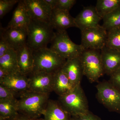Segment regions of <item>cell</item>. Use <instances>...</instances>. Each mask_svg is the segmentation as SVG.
<instances>
[{
  "label": "cell",
  "instance_id": "cell-17",
  "mask_svg": "<svg viewBox=\"0 0 120 120\" xmlns=\"http://www.w3.org/2000/svg\"><path fill=\"white\" fill-rule=\"evenodd\" d=\"M17 63L20 72L28 76L33 71V51L27 45L16 50Z\"/></svg>",
  "mask_w": 120,
  "mask_h": 120
},
{
  "label": "cell",
  "instance_id": "cell-18",
  "mask_svg": "<svg viewBox=\"0 0 120 120\" xmlns=\"http://www.w3.org/2000/svg\"><path fill=\"white\" fill-rule=\"evenodd\" d=\"M75 87L61 69L54 73L53 91L59 97L68 94Z\"/></svg>",
  "mask_w": 120,
  "mask_h": 120
},
{
  "label": "cell",
  "instance_id": "cell-3",
  "mask_svg": "<svg viewBox=\"0 0 120 120\" xmlns=\"http://www.w3.org/2000/svg\"><path fill=\"white\" fill-rule=\"evenodd\" d=\"M34 68L32 72L53 73L61 69L66 60L48 47L33 51Z\"/></svg>",
  "mask_w": 120,
  "mask_h": 120
},
{
  "label": "cell",
  "instance_id": "cell-15",
  "mask_svg": "<svg viewBox=\"0 0 120 120\" xmlns=\"http://www.w3.org/2000/svg\"><path fill=\"white\" fill-rule=\"evenodd\" d=\"M105 74L110 76L120 68V51L105 47L101 50Z\"/></svg>",
  "mask_w": 120,
  "mask_h": 120
},
{
  "label": "cell",
  "instance_id": "cell-24",
  "mask_svg": "<svg viewBox=\"0 0 120 120\" xmlns=\"http://www.w3.org/2000/svg\"><path fill=\"white\" fill-rule=\"evenodd\" d=\"M102 26L107 31L120 27V7L102 18Z\"/></svg>",
  "mask_w": 120,
  "mask_h": 120
},
{
  "label": "cell",
  "instance_id": "cell-27",
  "mask_svg": "<svg viewBox=\"0 0 120 120\" xmlns=\"http://www.w3.org/2000/svg\"><path fill=\"white\" fill-rule=\"evenodd\" d=\"M17 95L12 90L0 84V100L16 98Z\"/></svg>",
  "mask_w": 120,
  "mask_h": 120
},
{
  "label": "cell",
  "instance_id": "cell-30",
  "mask_svg": "<svg viewBox=\"0 0 120 120\" xmlns=\"http://www.w3.org/2000/svg\"><path fill=\"white\" fill-rule=\"evenodd\" d=\"M109 82L120 90V68L110 75Z\"/></svg>",
  "mask_w": 120,
  "mask_h": 120
},
{
  "label": "cell",
  "instance_id": "cell-9",
  "mask_svg": "<svg viewBox=\"0 0 120 120\" xmlns=\"http://www.w3.org/2000/svg\"><path fill=\"white\" fill-rule=\"evenodd\" d=\"M53 74L44 72H32L28 76V90L49 94L53 91Z\"/></svg>",
  "mask_w": 120,
  "mask_h": 120
},
{
  "label": "cell",
  "instance_id": "cell-31",
  "mask_svg": "<svg viewBox=\"0 0 120 120\" xmlns=\"http://www.w3.org/2000/svg\"><path fill=\"white\" fill-rule=\"evenodd\" d=\"M11 49L3 35L0 33V57L4 55Z\"/></svg>",
  "mask_w": 120,
  "mask_h": 120
},
{
  "label": "cell",
  "instance_id": "cell-22",
  "mask_svg": "<svg viewBox=\"0 0 120 120\" xmlns=\"http://www.w3.org/2000/svg\"><path fill=\"white\" fill-rule=\"evenodd\" d=\"M0 68L4 69L9 74L19 72L16 50L10 49L0 57Z\"/></svg>",
  "mask_w": 120,
  "mask_h": 120
},
{
  "label": "cell",
  "instance_id": "cell-13",
  "mask_svg": "<svg viewBox=\"0 0 120 120\" xmlns=\"http://www.w3.org/2000/svg\"><path fill=\"white\" fill-rule=\"evenodd\" d=\"M69 12L56 8L52 9L49 23L53 29L64 31L70 27H77L75 18L72 17Z\"/></svg>",
  "mask_w": 120,
  "mask_h": 120
},
{
  "label": "cell",
  "instance_id": "cell-7",
  "mask_svg": "<svg viewBox=\"0 0 120 120\" xmlns=\"http://www.w3.org/2000/svg\"><path fill=\"white\" fill-rule=\"evenodd\" d=\"M96 87L98 101L109 111L120 114V90L109 81L99 82Z\"/></svg>",
  "mask_w": 120,
  "mask_h": 120
},
{
  "label": "cell",
  "instance_id": "cell-19",
  "mask_svg": "<svg viewBox=\"0 0 120 120\" xmlns=\"http://www.w3.org/2000/svg\"><path fill=\"white\" fill-rule=\"evenodd\" d=\"M30 18L24 0H19L7 27H27Z\"/></svg>",
  "mask_w": 120,
  "mask_h": 120
},
{
  "label": "cell",
  "instance_id": "cell-16",
  "mask_svg": "<svg viewBox=\"0 0 120 120\" xmlns=\"http://www.w3.org/2000/svg\"><path fill=\"white\" fill-rule=\"evenodd\" d=\"M61 70L75 86L81 84L84 75L80 56L66 60Z\"/></svg>",
  "mask_w": 120,
  "mask_h": 120
},
{
  "label": "cell",
  "instance_id": "cell-10",
  "mask_svg": "<svg viewBox=\"0 0 120 120\" xmlns=\"http://www.w3.org/2000/svg\"><path fill=\"white\" fill-rule=\"evenodd\" d=\"M0 33L3 35L11 48L16 51L27 45V27L4 28L1 26Z\"/></svg>",
  "mask_w": 120,
  "mask_h": 120
},
{
  "label": "cell",
  "instance_id": "cell-14",
  "mask_svg": "<svg viewBox=\"0 0 120 120\" xmlns=\"http://www.w3.org/2000/svg\"><path fill=\"white\" fill-rule=\"evenodd\" d=\"M0 84L19 95L28 91L29 89L28 76L20 72L9 74L0 80Z\"/></svg>",
  "mask_w": 120,
  "mask_h": 120
},
{
  "label": "cell",
  "instance_id": "cell-23",
  "mask_svg": "<svg viewBox=\"0 0 120 120\" xmlns=\"http://www.w3.org/2000/svg\"><path fill=\"white\" fill-rule=\"evenodd\" d=\"M120 7V0H98L95 9L102 19Z\"/></svg>",
  "mask_w": 120,
  "mask_h": 120
},
{
  "label": "cell",
  "instance_id": "cell-32",
  "mask_svg": "<svg viewBox=\"0 0 120 120\" xmlns=\"http://www.w3.org/2000/svg\"><path fill=\"white\" fill-rule=\"evenodd\" d=\"M7 120H43V118H33L28 117L19 114L14 118Z\"/></svg>",
  "mask_w": 120,
  "mask_h": 120
},
{
  "label": "cell",
  "instance_id": "cell-1",
  "mask_svg": "<svg viewBox=\"0 0 120 120\" xmlns=\"http://www.w3.org/2000/svg\"><path fill=\"white\" fill-rule=\"evenodd\" d=\"M49 95L29 90L23 93L18 100L19 113L30 118H40L45 112Z\"/></svg>",
  "mask_w": 120,
  "mask_h": 120
},
{
  "label": "cell",
  "instance_id": "cell-11",
  "mask_svg": "<svg viewBox=\"0 0 120 120\" xmlns=\"http://www.w3.org/2000/svg\"><path fill=\"white\" fill-rule=\"evenodd\" d=\"M30 19L49 23L52 9L45 0H23Z\"/></svg>",
  "mask_w": 120,
  "mask_h": 120
},
{
  "label": "cell",
  "instance_id": "cell-25",
  "mask_svg": "<svg viewBox=\"0 0 120 120\" xmlns=\"http://www.w3.org/2000/svg\"><path fill=\"white\" fill-rule=\"evenodd\" d=\"M106 46L120 51V27L107 31Z\"/></svg>",
  "mask_w": 120,
  "mask_h": 120
},
{
  "label": "cell",
  "instance_id": "cell-29",
  "mask_svg": "<svg viewBox=\"0 0 120 120\" xmlns=\"http://www.w3.org/2000/svg\"><path fill=\"white\" fill-rule=\"evenodd\" d=\"M71 120H101L98 116L89 111L82 115L71 116Z\"/></svg>",
  "mask_w": 120,
  "mask_h": 120
},
{
  "label": "cell",
  "instance_id": "cell-21",
  "mask_svg": "<svg viewBox=\"0 0 120 120\" xmlns=\"http://www.w3.org/2000/svg\"><path fill=\"white\" fill-rule=\"evenodd\" d=\"M16 98L0 100V120L14 118L19 114Z\"/></svg>",
  "mask_w": 120,
  "mask_h": 120
},
{
  "label": "cell",
  "instance_id": "cell-33",
  "mask_svg": "<svg viewBox=\"0 0 120 120\" xmlns=\"http://www.w3.org/2000/svg\"><path fill=\"white\" fill-rule=\"evenodd\" d=\"M45 1L52 10L56 8L57 0H45Z\"/></svg>",
  "mask_w": 120,
  "mask_h": 120
},
{
  "label": "cell",
  "instance_id": "cell-26",
  "mask_svg": "<svg viewBox=\"0 0 120 120\" xmlns=\"http://www.w3.org/2000/svg\"><path fill=\"white\" fill-rule=\"evenodd\" d=\"M19 0H0V18L2 19Z\"/></svg>",
  "mask_w": 120,
  "mask_h": 120
},
{
  "label": "cell",
  "instance_id": "cell-34",
  "mask_svg": "<svg viewBox=\"0 0 120 120\" xmlns=\"http://www.w3.org/2000/svg\"><path fill=\"white\" fill-rule=\"evenodd\" d=\"M8 75V73L5 70L1 68H0V80L6 77Z\"/></svg>",
  "mask_w": 120,
  "mask_h": 120
},
{
  "label": "cell",
  "instance_id": "cell-8",
  "mask_svg": "<svg viewBox=\"0 0 120 120\" xmlns=\"http://www.w3.org/2000/svg\"><path fill=\"white\" fill-rule=\"evenodd\" d=\"M81 45L84 49L101 50L106 46L107 31L100 25L81 31Z\"/></svg>",
  "mask_w": 120,
  "mask_h": 120
},
{
  "label": "cell",
  "instance_id": "cell-5",
  "mask_svg": "<svg viewBox=\"0 0 120 120\" xmlns=\"http://www.w3.org/2000/svg\"><path fill=\"white\" fill-rule=\"evenodd\" d=\"M51 44L50 49L66 60L80 56L85 50L72 42L66 30L56 31Z\"/></svg>",
  "mask_w": 120,
  "mask_h": 120
},
{
  "label": "cell",
  "instance_id": "cell-20",
  "mask_svg": "<svg viewBox=\"0 0 120 120\" xmlns=\"http://www.w3.org/2000/svg\"><path fill=\"white\" fill-rule=\"evenodd\" d=\"M43 116V120H71V118L58 101L52 99L49 100Z\"/></svg>",
  "mask_w": 120,
  "mask_h": 120
},
{
  "label": "cell",
  "instance_id": "cell-4",
  "mask_svg": "<svg viewBox=\"0 0 120 120\" xmlns=\"http://www.w3.org/2000/svg\"><path fill=\"white\" fill-rule=\"evenodd\" d=\"M58 101L71 116L82 115L90 111L88 101L81 84L68 94L59 97Z\"/></svg>",
  "mask_w": 120,
  "mask_h": 120
},
{
  "label": "cell",
  "instance_id": "cell-6",
  "mask_svg": "<svg viewBox=\"0 0 120 120\" xmlns=\"http://www.w3.org/2000/svg\"><path fill=\"white\" fill-rule=\"evenodd\" d=\"M83 75L90 82L98 81L105 74L101 52L98 50L86 49L80 56Z\"/></svg>",
  "mask_w": 120,
  "mask_h": 120
},
{
  "label": "cell",
  "instance_id": "cell-28",
  "mask_svg": "<svg viewBox=\"0 0 120 120\" xmlns=\"http://www.w3.org/2000/svg\"><path fill=\"white\" fill-rule=\"evenodd\" d=\"M76 2L75 0H57L56 8L69 11Z\"/></svg>",
  "mask_w": 120,
  "mask_h": 120
},
{
  "label": "cell",
  "instance_id": "cell-2",
  "mask_svg": "<svg viewBox=\"0 0 120 120\" xmlns=\"http://www.w3.org/2000/svg\"><path fill=\"white\" fill-rule=\"evenodd\" d=\"M27 30V45L33 51L47 47L56 34L49 23L32 19Z\"/></svg>",
  "mask_w": 120,
  "mask_h": 120
},
{
  "label": "cell",
  "instance_id": "cell-12",
  "mask_svg": "<svg viewBox=\"0 0 120 120\" xmlns=\"http://www.w3.org/2000/svg\"><path fill=\"white\" fill-rule=\"evenodd\" d=\"M102 19L97 12L95 7L92 6L84 7L75 18L77 28L81 31L98 26L99 22Z\"/></svg>",
  "mask_w": 120,
  "mask_h": 120
}]
</instances>
